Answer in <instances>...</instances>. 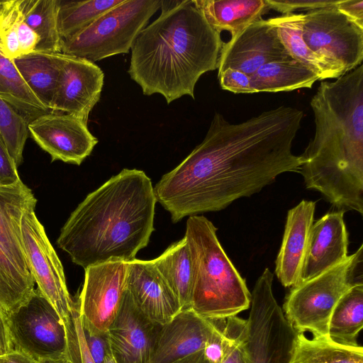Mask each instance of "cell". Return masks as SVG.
<instances>
[{
	"instance_id": "ffe728a7",
	"label": "cell",
	"mask_w": 363,
	"mask_h": 363,
	"mask_svg": "<svg viewBox=\"0 0 363 363\" xmlns=\"http://www.w3.org/2000/svg\"><path fill=\"white\" fill-rule=\"evenodd\" d=\"M316 203L303 200L288 211L284 233L275 261V274L285 287L301 281Z\"/></svg>"
},
{
	"instance_id": "d590c367",
	"label": "cell",
	"mask_w": 363,
	"mask_h": 363,
	"mask_svg": "<svg viewBox=\"0 0 363 363\" xmlns=\"http://www.w3.org/2000/svg\"><path fill=\"white\" fill-rule=\"evenodd\" d=\"M218 79L222 89L235 94H252L250 76L233 68H227L218 73Z\"/></svg>"
},
{
	"instance_id": "74e56055",
	"label": "cell",
	"mask_w": 363,
	"mask_h": 363,
	"mask_svg": "<svg viewBox=\"0 0 363 363\" xmlns=\"http://www.w3.org/2000/svg\"><path fill=\"white\" fill-rule=\"evenodd\" d=\"M85 342L95 363H104L111 352L108 334H93L82 328Z\"/></svg>"
},
{
	"instance_id": "5b68a950",
	"label": "cell",
	"mask_w": 363,
	"mask_h": 363,
	"mask_svg": "<svg viewBox=\"0 0 363 363\" xmlns=\"http://www.w3.org/2000/svg\"><path fill=\"white\" fill-rule=\"evenodd\" d=\"M217 228L203 216H189L185 238L193 266L191 308L213 320H225L249 308L251 293L222 247Z\"/></svg>"
},
{
	"instance_id": "ee69618b",
	"label": "cell",
	"mask_w": 363,
	"mask_h": 363,
	"mask_svg": "<svg viewBox=\"0 0 363 363\" xmlns=\"http://www.w3.org/2000/svg\"><path fill=\"white\" fill-rule=\"evenodd\" d=\"M0 363H38V361L16 350L0 356Z\"/></svg>"
},
{
	"instance_id": "4fadbf2b",
	"label": "cell",
	"mask_w": 363,
	"mask_h": 363,
	"mask_svg": "<svg viewBox=\"0 0 363 363\" xmlns=\"http://www.w3.org/2000/svg\"><path fill=\"white\" fill-rule=\"evenodd\" d=\"M128 262L111 261L85 269L78 306L81 324L93 334H106L125 291Z\"/></svg>"
},
{
	"instance_id": "7a4b0ae2",
	"label": "cell",
	"mask_w": 363,
	"mask_h": 363,
	"mask_svg": "<svg viewBox=\"0 0 363 363\" xmlns=\"http://www.w3.org/2000/svg\"><path fill=\"white\" fill-rule=\"evenodd\" d=\"M315 134L301 156L306 187L363 215V65L322 81L311 101Z\"/></svg>"
},
{
	"instance_id": "2e32d148",
	"label": "cell",
	"mask_w": 363,
	"mask_h": 363,
	"mask_svg": "<svg viewBox=\"0 0 363 363\" xmlns=\"http://www.w3.org/2000/svg\"><path fill=\"white\" fill-rule=\"evenodd\" d=\"M104 81V74L96 64L63 54L50 110L72 114L87 121L91 111L100 99Z\"/></svg>"
},
{
	"instance_id": "9c48e42d",
	"label": "cell",
	"mask_w": 363,
	"mask_h": 363,
	"mask_svg": "<svg viewBox=\"0 0 363 363\" xmlns=\"http://www.w3.org/2000/svg\"><path fill=\"white\" fill-rule=\"evenodd\" d=\"M335 6L307 11L302 38L308 48L338 78L362 64L363 28Z\"/></svg>"
},
{
	"instance_id": "f35d334b",
	"label": "cell",
	"mask_w": 363,
	"mask_h": 363,
	"mask_svg": "<svg viewBox=\"0 0 363 363\" xmlns=\"http://www.w3.org/2000/svg\"><path fill=\"white\" fill-rule=\"evenodd\" d=\"M20 179L18 167L0 139V186L11 185Z\"/></svg>"
},
{
	"instance_id": "8d00e7d4",
	"label": "cell",
	"mask_w": 363,
	"mask_h": 363,
	"mask_svg": "<svg viewBox=\"0 0 363 363\" xmlns=\"http://www.w3.org/2000/svg\"><path fill=\"white\" fill-rule=\"evenodd\" d=\"M269 9L286 14L296 9L307 11L333 6L337 0H265Z\"/></svg>"
},
{
	"instance_id": "ac0fdd59",
	"label": "cell",
	"mask_w": 363,
	"mask_h": 363,
	"mask_svg": "<svg viewBox=\"0 0 363 363\" xmlns=\"http://www.w3.org/2000/svg\"><path fill=\"white\" fill-rule=\"evenodd\" d=\"M125 289L138 309L154 323L164 325L182 311L152 260L135 259L128 262Z\"/></svg>"
},
{
	"instance_id": "f6af8a7d",
	"label": "cell",
	"mask_w": 363,
	"mask_h": 363,
	"mask_svg": "<svg viewBox=\"0 0 363 363\" xmlns=\"http://www.w3.org/2000/svg\"><path fill=\"white\" fill-rule=\"evenodd\" d=\"M38 363H72L67 357L57 359H45L38 361Z\"/></svg>"
},
{
	"instance_id": "3957f363",
	"label": "cell",
	"mask_w": 363,
	"mask_h": 363,
	"mask_svg": "<svg viewBox=\"0 0 363 363\" xmlns=\"http://www.w3.org/2000/svg\"><path fill=\"white\" fill-rule=\"evenodd\" d=\"M156 203L146 174L123 169L71 213L57 244L84 269L111 261H133L155 230Z\"/></svg>"
},
{
	"instance_id": "ba28073f",
	"label": "cell",
	"mask_w": 363,
	"mask_h": 363,
	"mask_svg": "<svg viewBox=\"0 0 363 363\" xmlns=\"http://www.w3.org/2000/svg\"><path fill=\"white\" fill-rule=\"evenodd\" d=\"M273 279V274L266 268L251 293L247 363H288L291 354L297 332L274 296Z\"/></svg>"
},
{
	"instance_id": "484cf974",
	"label": "cell",
	"mask_w": 363,
	"mask_h": 363,
	"mask_svg": "<svg viewBox=\"0 0 363 363\" xmlns=\"http://www.w3.org/2000/svg\"><path fill=\"white\" fill-rule=\"evenodd\" d=\"M288 363H363V348L338 343L330 337L309 339L296 333Z\"/></svg>"
},
{
	"instance_id": "8fae6325",
	"label": "cell",
	"mask_w": 363,
	"mask_h": 363,
	"mask_svg": "<svg viewBox=\"0 0 363 363\" xmlns=\"http://www.w3.org/2000/svg\"><path fill=\"white\" fill-rule=\"evenodd\" d=\"M21 235L28 265L38 289L55 308L67 331V340L75 334V302L68 291L62 263L43 225L30 208L21 221Z\"/></svg>"
},
{
	"instance_id": "e575fe53",
	"label": "cell",
	"mask_w": 363,
	"mask_h": 363,
	"mask_svg": "<svg viewBox=\"0 0 363 363\" xmlns=\"http://www.w3.org/2000/svg\"><path fill=\"white\" fill-rule=\"evenodd\" d=\"M219 363H247V320L235 316L225 319Z\"/></svg>"
},
{
	"instance_id": "4dcf8cb0",
	"label": "cell",
	"mask_w": 363,
	"mask_h": 363,
	"mask_svg": "<svg viewBox=\"0 0 363 363\" xmlns=\"http://www.w3.org/2000/svg\"><path fill=\"white\" fill-rule=\"evenodd\" d=\"M123 0H59L57 27L62 41L91 25L99 16Z\"/></svg>"
},
{
	"instance_id": "6da1fadb",
	"label": "cell",
	"mask_w": 363,
	"mask_h": 363,
	"mask_svg": "<svg viewBox=\"0 0 363 363\" xmlns=\"http://www.w3.org/2000/svg\"><path fill=\"white\" fill-rule=\"evenodd\" d=\"M303 117L284 105L240 123L216 113L203 140L154 186L157 202L175 223L223 210L283 173L299 172L301 158L291 147Z\"/></svg>"
},
{
	"instance_id": "b9f144b4",
	"label": "cell",
	"mask_w": 363,
	"mask_h": 363,
	"mask_svg": "<svg viewBox=\"0 0 363 363\" xmlns=\"http://www.w3.org/2000/svg\"><path fill=\"white\" fill-rule=\"evenodd\" d=\"M14 350L12 343L7 314L0 308V356Z\"/></svg>"
},
{
	"instance_id": "7bdbcfd3",
	"label": "cell",
	"mask_w": 363,
	"mask_h": 363,
	"mask_svg": "<svg viewBox=\"0 0 363 363\" xmlns=\"http://www.w3.org/2000/svg\"><path fill=\"white\" fill-rule=\"evenodd\" d=\"M169 363H218L206 350H201Z\"/></svg>"
},
{
	"instance_id": "603a6c76",
	"label": "cell",
	"mask_w": 363,
	"mask_h": 363,
	"mask_svg": "<svg viewBox=\"0 0 363 363\" xmlns=\"http://www.w3.org/2000/svg\"><path fill=\"white\" fill-rule=\"evenodd\" d=\"M62 60V52L41 51H33L12 60L30 89L50 110L57 87Z\"/></svg>"
},
{
	"instance_id": "277c9868",
	"label": "cell",
	"mask_w": 363,
	"mask_h": 363,
	"mask_svg": "<svg viewBox=\"0 0 363 363\" xmlns=\"http://www.w3.org/2000/svg\"><path fill=\"white\" fill-rule=\"evenodd\" d=\"M162 13L131 47L128 74L144 95L160 94L167 104L188 95L206 72L218 69L223 42L194 0H162Z\"/></svg>"
},
{
	"instance_id": "cb8c5ba5",
	"label": "cell",
	"mask_w": 363,
	"mask_h": 363,
	"mask_svg": "<svg viewBox=\"0 0 363 363\" xmlns=\"http://www.w3.org/2000/svg\"><path fill=\"white\" fill-rule=\"evenodd\" d=\"M152 262L177 296L181 310L191 309L193 266L185 236L172 243Z\"/></svg>"
},
{
	"instance_id": "30bf717a",
	"label": "cell",
	"mask_w": 363,
	"mask_h": 363,
	"mask_svg": "<svg viewBox=\"0 0 363 363\" xmlns=\"http://www.w3.org/2000/svg\"><path fill=\"white\" fill-rule=\"evenodd\" d=\"M6 314L14 350L38 362L67 357L65 326L38 288L26 302Z\"/></svg>"
},
{
	"instance_id": "5bb4252c",
	"label": "cell",
	"mask_w": 363,
	"mask_h": 363,
	"mask_svg": "<svg viewBox=\"0 0 363 363\" xmlns=\"http://www.w3.org/2000/svg\"><path fill=\"white\" fill-rule=\"evenodd\" d=\"M28 131L52 162L80 165L98 143L89 130L87 121L62 112L40 116L28 123Z\"/></svg>"
},
{
	"instance_id": "1f68e13d",
	"label": "cell",
	"mask_w": 363,
	"mask_h": 363,
	"mask_svg": "<svg viewBox=\"0 0 363 363\" xmlns=\"http://www.w3.org/2000/svg\"><path fill=\"white\" fill-rule=\"evenodd\" d=\"M33 279L26 276L0 244V308L11 313L26 302L34 291Z\"/></svg>"
},
{
	"instance_id": "83f0119b",
	"label": "cell",
	"mask_w": 363,
	"mask_h": 363,
	"mask_svg": "<svg viewBox=\"0 0 363 363\" xmlns=\"http://www.w3.org/2000/svg\"><path fill=\"white\" fill-rule=\"evenodd\" d=\"M0 97L28 123L51 111L32 92L13 61L1 53Z\"/></svg>"
},
{
	"instance_id": "52a82bcc",
	"label": "cell",
	"mask_w": 363,
	"mask_h": 363,
	"mask_svg": "<svg viewBox=\"0 0 363 363\" xmlns=\"http://www.w3.org/2000/svg\"><path fill=\"white\" fill-rule=\"evenodd\" d=\"M162 0H123L91 25L63 40L61 52L93 62L128 53Z\"/></svg>"
},
{
	"instance_id": "bcb514c9",
	"label": "cell",
	"mask_w": 363,
	"mask_h": 363,
	"mask_svg": "<svg viewBox=\"0 0 363 363\" xmlns=\"http://www.w3.org/2000/svg\"><path fill=\"white\" fill-rule=\"evenodd\" d=\"M104 363H117L113 357L111 352L108 353L105 357Z\"/></svg>"
},
{
	"instance_id": "d6986e66",
	"label": "cell",
	"mask_w": 363,
	"mask_h": 363,
	"mask_svg": "<svg viewBox=\"0 0 363 363\" xmlns=\"http://www.w3.org/2000/svg\"><path fill=\"white\" fill-rule=\"evenodd\" d=\"M343 211L328 212L311 227L301 281L343 262L348 256L349 234Z\"/></svg>"
},
{
	"instance_id": "d4e9b609",
	"label": "cell",
	"mask_w": 363,
	"mask_h": 363,
	"mask_svg": "<svg viewBox=\"0 0 363 363\" xmlns=\"http://www.w3.org/2000/svg\"><path fill=\"white\" fill-rule=\"evenodd\" d=\"M256 92L291 91L311 88L319 77L295 60L275 61L263 65L250 75Z\"/></svg>"
},
{
	"instance_id": "7402d4cb",
	"label": "cell",
	"mask_w": 363,
	"mask_h": 363,
	"mask_svg": "<svg viewBox=\"0 0 363 363\" xmlns=\"http://www.w3.org/2000/svg\"><path fill=\"white\" fill-rule=\"evenodd\" d=\"M210 26L235 37L269 9L265 0H194Z\"/></svg>"
},
{
	"instance_id": "d6a6232c",
	"label": "cell",
	"mask_w": 363,
	"mask_h": 363,
	"mask_svg": "<svg viewBox=\"0 0 363 363\" xmlns=\"http://www.w3.org/2000/svg\"><path fill=\"white\" fill-rule=\"evenodd\" d=\"M28 122L0 97V139L17 167L23 161V152L28 137Z\"/></svg>"
},
{
	"instance_id": "836d02e7",
	"label": "cell",
	"mask_w": 363,
	"mask_h": 363,
	"mask_svg": "<svg viewBox=\"0 0 363 363\" xmlns=\"http://www.w3.org/2000/svg\"><path fill=\"white\" fill-rule=\"evenodd\" d=\"M23 19L19 0L0 1V53L11 60L21 55L18 32Z\"/></svg>"
},
{
	"instance_id": "f546056e",
	"label": "cell",
	"mask_w": 363,
	"mask_h": 363,
	"mask_svg": "<svg viewBox=\"0 0 363 363\" xmlns=\"http://www.w3.org/2000/svg\"><path fill=\"white\" fill-rule=\"evenodd\" d=\"M26 23L38 37L35 51L61 52L57 27L59 0H19Z\"/></svg>"
},
{
	"instance_id": "9a60e30c",
	"label": "cell",
	"mask_w": 363,
	"mask_h": 363,
	"mask_svg": "<svg viewBox=\"0 0 363 363\" xmlns=\"http://www.w3.org/2000/svg\"><path fill=\"white\" fill-rule=\"evenodd\" d=\"M293 60L281 41L270 19L255 21L227 43H223L218 62V73L227 68L250 76L264 64Z\"/></svg>"
},
{
	"instance_id": "8992f818",
	"label": "cell",
	"mask_w": 363,
	"mask_h": 363,
	"mask_svg": "<svg viewBox=\"0 0 363 363\" xmlns=\"http://www.w3.org/2000/svg\"><path fill=\"white\" fill-rule=\"evenodd\" d=\"M363 245L341 263L290 288L283 312L297 333L329 337L328 325L340 298L355 284L362 282Z\"/></svg>"
},
{
	"instance_id": "ab89813d",
	"label": "cell",
	"mask_w": 363,
	"mask_h": 363,
	"mask_svg": "<svg viewBox=\"0 0 363 363\" xmlns=\"http://www.w3.org/2000/svg\"><path fill=\"white\" fill-rule=\"evenodd\" d=\"M361 28H363V0H337L335 6Z\"/></svg>"
},
{
	"instance_id": "f1b7e54d",
	"label": "cell",
	"mask_w": 363,
	"mask_h": 363,
	"mask_svg": "<svg viewBox=\"0 0 363 363\" xmlns=\"http://www.w3.org/2000/svg\"><path fill=\"white\" fill-rule=\"evenodd\" d=\"M269 19L277 27L281 43L294 60L315 73L320 80L337 78L304 43L302 38L304 13H289Z\"/></svg>"
},
{
	"instance_id": "7c38bea8",
	"label": "cell",
	"mask_w": 363,
	"mask_h": 363,
	"mask_svg": "<svg viewBox=\"0 0 363 363\" xmlns=\"http://www.w3.org/2000/svg\"><path fill=\"white\" fill-rule=\"evenodd\" d=\"M225 322L206 318L191 308L181 311L160 326L148 363H169L204 350L220 359Z\"/></svg>"
},
{
	"instance_id": "e0dca14e",
	"label": "cell",
	"mask_w": 363,
	"mask_h": 363,
	"mask_svg": "<svg viewBox=\"0 0 363 363\" xmlns=\"http://www.w3.org/2000/svg\"><path fill=\"white\" fill-rule=\"evenodd\" d=\"M161 325L147 319L125 289L118 312L107 334L117 363H148Z\"/></svg>"
},
{
	"instance_id": "60d3db41",
	"label": "cell",
	"mask_w": 363,
	"mask_h": 363,
	"mask_svg": "<svg viewBox=\"0 0 363 363\" xmlns=\"http://www.w3.org/2000/svg\"><path fill=\"white\" fill-rule=\"evenodd\" d=\"M73 318L77 336L80 363H95L86 346L81 324L78 302H75Z\"/></svg>"
},
{
	"instance_id": "44dd1931",
	"label": "cell",
	"mask_w": 363,
	"mask_h": 363,
	"mask_svg": "<svg viewBox=\"0 0 363 363\" xmlns=\"http://www.w3.org/2000/svg\"><path fill=\"white\" fill-rule=\"evenodd\" d=\"M36 203L33 191L21 179L0 186V244L17 267L31 279L23 246L21 221L26 211L35 208Z\"/></svg>"
},
{
	"instance_id": "4316f807",
	"label": "cell",
	"mask_w": 363,
	"mask_h": 363,
	"mask_svg": "<svg viewBox=\"0 0 363 363\" xmlns=\"http://www.w3.org/2000/svg\"><path fill=\"white\" fill-rule=\"evenodd\" d=\"M363 328V282L352 286L338 301L331 314L329 337L338 343L357 346Z\"/></svg>"
}]
</instances>
